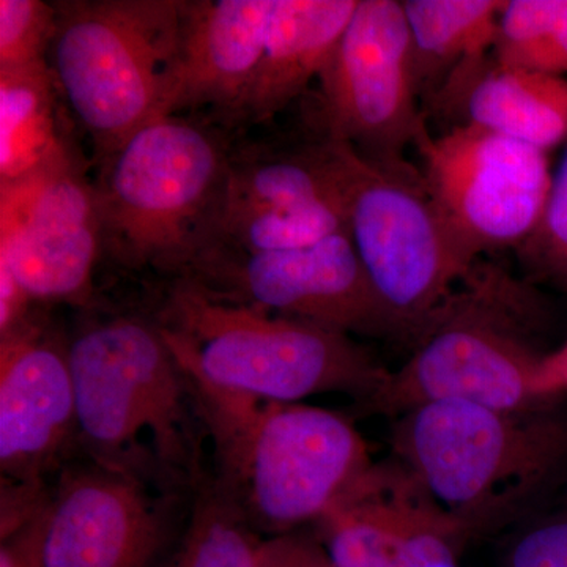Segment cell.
<instances>
[{
    "mask_svg": "<svg viewBox=\"0 0 567 567\" xmlns=\"http://www.w3.org/2000/svg\"><path fill=\"white\" fill-rule=\"evenodd\" d=\"M507 567H567V518L525 533L514 544Z\"/></svg>",
    "mask_w": 567,
    "mask_h": 567,
    "instance_id": "cell-27",
    "label": "cell"
},
{
    "mask_svg": "<svg viewBox=\"0 0 567 567\" xmlns=\"http://www.w3.org/2000/svg\"><path fill=\"white\" fill-rule=\"evenodd\" d=\"M453 126H476L548 152L567 140V78L477 59L427 102Z\"/></svg>",
    "mask_w": 567,
    "mask_h": 567,
    "instance_id": "cell-17",
    "label": "cell"
},
{
    "mask_svg": "<svg viewBox=\"0 0 567 567\" xmlns=\"http://www.w3.org/2000/svg\"><path fill=\"white\" fill-rule=\"evenodd\" d=\"M319 82L323 137L374 162L404 159L425 118L402 2L358 0Z\"/></svg>",
    "mask_w": 567,
    "mask_h": 567,
    "instance_id": "cell-10",
    "label": "cell"
},
{
    "mask_svg": "<svg viewBox=\"0 0 567 567\" xmlns=\"http://www.w3.org/2000/svg\"><path fill=\"white\" fill-rule=\"evenodd\" d=\"M260 567H336L320 540L286 533L264 540Z\"/></svg>",
    "mask_w": 567,
    "mask_h": 567,
    "instance_id": "cell-28",
    "label": "cell"
},
{
    "mask_svg": "<svg viewBox=\"0 0 567 567\" xmlns=\"http://www.w3.org/2000/svg\"><path fill=\"white\" fill-rule=\"evenodd\" d=\"M346 229L344 203L297 208L218 205L199 254L292 251V249L319 244L324 238Z\"/></svg>",
    "mask_w": 567,
    "mask_h": 567,
    "instance_id": "cell-22",
    "label": "cell"
},
{
    "mask_svg": "<svg viewBox=\"0 0 567 567\" xmlns=\"http://www.w3.org/2000/svg\"><path fill=\"white\" fill-rule=\"evenodd\" d=\"M328 203H344V196L327 137L298 151L234 144L218 205L297 208Z\"/></svg>",
    "mask_w": 567,
    "mask_h": 567,
    "instance_id": "cell-19",
    "label": "cell"
},
{
    "mask_svg": "<svg viewBox=\"0 0 567 567\" xmlns=\"http://www.w3.org/2000/svg\"><path fill=\"white\" fill-rule=\"evenodd\" d=\"M58 82L50 63L0 70V182L28 181L70 151L59 132Z\"/></svg>",
    "mask_w": 567,
    "mask_h": 567,
    "instance_id": "cell-21",
    "label": "cell"
},
{
    "mask_svg": "<svg viewBox=\"0 0 567 567\" xmlns=\"http://www.w3.org/2000/svg\"><path fill=\"white\" fill-rule=\"evenodd\" d=\"M413 145L425 188L472 262L535 233L554 178L547 152L468 125L439 136L424 125Z\"/></svg>",
    "mask_w": 567,
    "mask_h": 567,
    "instance_id": "cell-9",
    "label": "cell"
},
{
    "mask_svg": "<svg viewBox=\"0 0 567 567\" xmlns=\"http://www.w3.org/2000/svg\"><path fill=\"white\" fill-rule=\"evenodd\" d=\"M181 278L226 300L346 334H404L365 274L349 233L292 251L203 252Z\"/></svg>",
    "mask_w": 567,
    "mask_h": 567,
    "instance_id": "cell-11",
    "label": "cell"
},
{
    "mask_svg": "<svg viewBox=\"0 0 567 567\" xmlns=\"http://www.w3.org/2000/svg\"><path fill=\"white\" fill-rule=\"evenodd\" d=\"M102 251L95 188L71 153L28 181L2 186L0 265L32 303L91 305Z\"/></svg>",
    "mask_w": 567,
    "mask_h": 567,
    "instance_id": "cell-13",
    "label": "cell"
},
{
    "mask_svg": "<svg viewBox=\"0 0 567 567\" xmlns=\"http://www.w3.org/2000/svg\"><path fill=\"white\" fill-rule=\"evenodd\" d=\"M275 0L183 2L169 114L210 110L233 130L262 61Z\"/></svg>",
    "mask_w": 567,
    "mask_h": 567,
    "instance_id": "cell-16",
    "label": "cell"
},
{
    "mask_svg": "<svg viewBox=\"0 0 567 567\" xmlns=\"http://www.w3.org/2000/svg\"><path fill=\"white\" fill-rule=\"evenodd\" d=\"M393 446L440 506L475 525L550 475L567 451V429L529 412L439 402L401 415Z\"/></svg>",
    "mask_w": 567,
    "mask_h": 567,
    "instance_id": "cell-8",
    "label": "cell"
},
{
    "mask_svg": "<svg viewBox=\"0 0 567 567\" xmlns=\"http://www.w3.org/2000/svg\"><path fill=\"white\" fill-rule=\"evenodd\" d=\"M517 251L533 275L567 284V152L551 178L543 218Z\"/></svg>",
    "mask_w": 567,
    "mask_h": 567,
    "instance_id": "cell-26",
    "label": "cell"
},
{
    "mask_svg": "<svg viewBox=\"0 0 567 567\" xmlns=\"http://www.w3.org/2000/svg\"><path fill=\"white\" fill-rule=\"evenodd\" d=\"M0 567H39L33 551L29 524L13 536L2 540L0 547Z\"/></svg>",
    "mask_w": 567,
    "mask_h": 567,
    "instance_id": "cell-30",
    "label": "cell"
},
{
    "mask_svg": "<svg viewBox=\"0 0 567 567\" xmlns=\"http://www.w3.org/2000/svg\"><path fill=\"white\" fill-rule=\"evenodd\" d=\"M158 327L185 374L264 402L368 401L388 375L350 334L226 300L188 278L174 282Z\"/></svg>",
    "mask_w": 567,
    "mask_h": 567,
    "instance_id": "cell-3",
    "label": "cell"
},
{
    "mask_svg": "<svg viewBox=\"0 0 567 567\" xmlns=\"http://www.w3.org/2000/svg\"><path fill=\"white\" fill-rule=\"evenodd\" d=\"M54 6L58 25L48 63L102 164L145 123L167 115L183 2L65 0Z\"/></svg>",
    "mask_w": 567,
    "mask_h": 567,
    "instance_id": "cell-5",
    "label": "cell"
},
{
    "mask_svg": "<svg viewBox=\"0 0 567 567\" xmlns=\"http://www.w3.org/2000/svg\"><path fill=\"white\" fill-rule=\"evenodd\" d=\"M189 383L215 442L213 480L252 528L278 536L317 524L375 466L363 435L331 410Z\"/></svg>",
    "mask_w": 567,
    "mask_h": 567,
    "instance_id": "cell-1",
    "label": "cell"
},
{
    "mask_svg": "<svg viewBox=\"0 0 567 567\" xmlns=\"http://www.w3.org/2000/svg\"><path fill=\"white\" fill-rule=\"evenodd\" d=\"M506 0H402L421 102L466 63L494 50Z\"/></svg>",
    "mask_w": 567,
    "mask_h": 567,
    "instance_id": "cell-20",
    "label": "cell"
},
{
    "mask_svg": "<svg viewBox=\"0 0 567 567\" xmlns=\"http://www.w3.org/2000/svg\"><path fill=\"white\" fill-rule=\"evenodd\" d=\"M328 141L347 233L365 274L402 333L420 336L476 264L451 237L420 167L405 159L374 162L346 142Z\"/></svg>",
    "mask_w": 567,
    "mask_h": 567,
    "instance_id": "cell-6",
    "label": "cell"
},
{
    "mask_svg": "<svg viewBox=\"0 0 567 567\" xmlns=\"http://www.w3.org/2000/svg\"><path fill=\"white\" fill-rule=\"evenodd\" d=\"M234 141L197 114L153 118L100 164L103 251L130 268L185 275L221 197Z\"/></svg>",
    "mask_w": 567,
    "mask_h": 567,
    "instance_id": "cell-4",
    "label": "cell"
},
{
    "mask_svg": "<svg viewBox=\"0 0 567 567\" xmlns=\"http://www.w3.org/2000/svg\"><path fill=\"white\" fill-rule=\"evenodd\" d=\"M76 436L69 347L31 316L0 334L2 498L39 505L44 476Z\"/></svg>",
    "mask_w": 567,
    "mask_h": 567,
    "instance_id": "cell-14",
    "label": "cell"
},
{
    "mask_svg": "<svg viewBox=\"0 0 567 567\" xmlns=\"http://www.w3.org/2000/svg\"><path fill=\"white\" fill-rule=\"evenodd\" d=\"M535 390L540 402L567 393V339L537 364Z\"/></svg>",
    "mask_w": 567,
    "mask_h": 567,
    "instance_id": "cell-29",
    "label": "cell"
},
{
    "mask_svg": "<svg viewBox=\"0 0 567 567\" xmlns=\"http://www.w3.org/2000/svg\"><path fill=\"white\" fill-rule=\"evenodd\" d=\"M316 525L336 567H453L470 527L401 464H375Z\"/></svg>",
    "mask_w": 567,
    "mask_h": 567,
    "instance_id": "cell-15",
    "label": "cell"
},
{
    "mask_svg": "<svg viewBox=\"0 0 567 567\" xmlns=\"http://www.w3.org/2000/svg\"><path fill=\"white\" fill-rule=\"evenodd\" d=\"M66 347L78 439L93 461L167 487L196 484L205 424L158 323L112 317L82 328Z\"/></svg>",
    "mask_w": 567,
    "mask_h": 567,
    "instance_id": "cell-2",
    "label": "cell"
},
{
    "mask_svg": "<svg viewBox=\"0 0 567 567\" xmlns=\"http://www.w3.org/2000/svg\"><path fill=\"white\" fill-rule=\"evenodd\" d=\"M420 334V346L371 399L372 412L404 415L421 405L464 402L527 413L540 404L535 390L537 354L507 312L517 286L502 270L477 262Z\"/></svg>",
    "mask_w": 567,
    "mask_h": 567,
    "instance_id": "cell-7",
    "label": "cell"
},
{
    "mask_svg": "<svg viewBox=\"0 0 567 567\" xmlns=\"http://www.w3.org/2000/svg\"><path fill=\"white\" fill-rule=\"evenodd\" d=\"M167 487L92 461L66 468L29 522L39 567H156L174 532Z\"/></svg>",
    "mask_w": 567,
    "mask_h": 567,
    "instance_id": "cell-12",
    "label": "cell"
},
{
    "mask_svg": "<svg viewBox=\"0 0 567 567\" xmlns=\"http://www.w3.org/2000/svg\"><path fill=\"white\" fill-rule=\"evenodd\" d=\"M58 25L54 3L0 0V70L47 62Z\"/></svg>",
    "mask_w": 567,
    "mask_h": 567,
    "instance_id": "cell-25",
    "label": "cell"
},
{
    "mask_svg": "<svg viewBox=\"0 0 567 567\" xmlns=\"http://www.w3.org/2000/svg\"><path fill=\"white\" fill-rule=\"evenodd\" d=\"M194 487L192 514L169 567H260L264 540L213 477Z\"/></svg>",
    "mask_w": 567,
    "mask_h": 567,
    "instance_id": "cell-23",
    "label": "cell"
},
{
    "mask_svg": "<svg viewBox=\"0 0 567 567\" xmlns=\"http://www.w3.org/2000/svg\"><path fill=\"white\" fill-rule=\"evenodd\" d=\"M357 7L358 0H275L262 61L235 125L271 121L319 81Z\"/></svg>",
    "mask_w": 567,
    "mask_h": 567,
    "instance_id": "cell-18",
    "label": "cell"
},
{
    "mask_svg": "<svg viewBox=\"0 0 567 567\" xmlns=\"http://www.w3.org/2000/svg\"><path fill=\"white\" fill-rule=\"evenodd\" d=\"M492 58L514 69L567 78V0H506Z\"/></svg>",
    "mask_w": 567,
    "mask_h": 567,
    "instance_id": "cell-24",
    "label": "cell"
}]
</instances>
